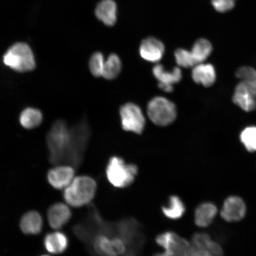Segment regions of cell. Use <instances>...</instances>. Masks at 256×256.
Here are the masks:
<instances>
[{
	"label": "cell",
	"instance_id": "18",
	"mask_svg": "<svg viewBox=\"0 0 256 256\" xmlns=\"http://www.w3.org/2000/svg\"><path fill=\"white\" fill-rule=\"evenodd\" d=\"M95 14L99 20L112 26L117 20V5L114 0H102L96 8Z\"/></svg>",
	"mask_w": 256,
	"mask_h": 256
},
{
	"label": "cell",
	"instance_id": "1",
	"mask_svg": "<svg viewBox=\"0 0 256 256\" xmlns=\"http://www.w3.org/2000/svg\"><path fill=\"white\" fill-rule=\"evenodd\" d=\"M46 144L49 160L54 165L68 163L74 166L76 162V148L74 132L65 120H56L47 134Z\"/></svg>",
	"mask_w": 256,
	"mask_h": 256
},
{
	"label": "cell",
	"instance_id": "15",
	"mask_svg": "<svg viewBox=\"0 0 256 256\" xmlns=\"http://www.w3.org/2000/svg\"><path fill=\"white\" fill-rule=\"evenodd\" d=\"M246 212L244 201L238 196H231L224 202L220 216L226 222H238L244 218Z\"/></svg>",
	"mask_w": 256,
	"mask_h": 256
},
{
	"label": "cell",
	"instance_id": "21",
	"mask_svg": "<svg viewBox=\"0 0 256 256\" xmlns=\"http://www.w3.org/2000/svg\"><path fill=\"white\" fill-rule=\"evenodd\" d=\"M217 214L215 204L204 203L198 207L194 214V220L198 226L206 227L210 226Z\"/></svg>",
	"mask_w": 256,
	"mask_h": 256
},
{
	"label": "cell",
	"instance_id": "25",
	"mask_svg": "<svg viewBox=\"0 0 256 256\" xmlns=\"http://www.w3.org/2000/svg\"><path fill=\"white\" fill-rule=\"evenodd\" d=\"M212 51V44L206 39L198 40L194 44L190 52L197 64L204 63Z\"/></svg>",
	"mask_w": 256,
	"mask_h": 256
},
{
	"label": "cell",
	"instance_id": "3",
	"mask_svg": "<svg viewBox=\"0 0 256 256\" xmlns=\"http://www.w3.org/2000/svg\"><path fill=\"white\" fill-rule=\"evenodd\" d=\"M4 65L18 72L33 71L36 60L30 47L27 44L18 42L10 47L2 58Z\"/></svg>",
	"mask_w": 256,
	"mask_h": 256
},
{
	"label": "cell",
	"instance_id": "27",
	"mask_svg": "<svg viewBox=\"0 0 256 256\" xmlns=\"http://www.w3.org/2000/svg\"><path fill=\"white\" fill-rule=\"evenodd\" d=\"M236 76L242 82L256 89V71L251 66L240 67L236 72Z\"/></svg>",
	"mask_w": 256,
	"mask_h": 256
},
{
	"label": "cell",
	"instance_id": "8",
	"mask_svg": "<svg viewBox=\"0 0 256 256\" xmlns=\"http://www.w3.org/2000/svg\"><path fill=\"white\" fill-rule=\"evenodd\" d=\"M98 234L90 242L92 250L98 256H122L127 254L128 248L124 240L116 236Z\"/></svg>",
	"mask_w": 256,
	"mask_h": 256
},
{
	"label": "cell",
	"instance_id": "23",
	"mask_svg": "<svg viewBox=\"0 0 256 256\" xmlns=\"http://www.w3.org/2000/svg\"><path fill=\"white\" fill-rule=\"evenodd\" d=\"M185 210L183 201L175 195L170 197L168 204L162 207V212L164 216L171 220L180 218L184 215Z\"/></svg>",
	"mask_w": 256,
	"mask_h": 256
},
{
	"label": "cell",
	"instance_id": "28",
	"mask_svg": "<svg viewBox=\"0 0 256 256\" xmlns=\"http://www.w3.org/2000/svg\"><path fill=\"white\" fill-rule=\"evenodd\" d=\"M240 140L248 152H256V127L246 128L240 135Z\"/></svg>",
	"mask_w": 256,
	"mask_h": 256
},
{
	"label": "cell",
	"instance_id": "4",
	"mask_svg": "<svg viewBox=\"0 0 256 256\" xmlns=\"http://www.w3.org/2000/svg\"><path fill=\"white\" fill-rule=\"evenodd\" d=\"M137 166L126 164L123 158L113 156L108 160L106 174L110 183L117 188L128 187L133 183L138 174Z\"/></svg>",
	"mask_w": 256,
	"mask_h": 256
},
{
	"label": "cell",
	"instance_id": "6",
	"mask_svg": "<svg viewBox=\"0 0 256 256\" xmlns=\"http://www.w3.org/2000/svg\"><path fill=\"white\" fill-rule=\"evenodd\" d=\"M115 236L126 242L130 252L128 254H134L142 248L145 238L140 224L133 218L124 219L115 224Z\"/></svg>",
	"mask_w": 256,
	"mask_h": 256
},
{
	"label": "cell",
	"instance_id": "29",
	"mask_svg": "<svg viewBox=\"0 0 256 256\" xmlns=\"http://www.w3.org/2000/svg\"><path fill=\"white\" fill-rule=\"evenodd\" d=\"M174 57L176 62L178 66L183 68H193L197 65L193 56L190 50L184 49H178L175 51Z\"/></svg>",
	"mask_w": 256,
	"mask_h": 256
},
{
	"label": "cell",
	"instance_id": "10",
	"mask_svg": "<svg viewBox=\"0 0 256 256\" xmlns=\"http://www.w3.org/2000/svg\"><path fill=\"white\" fill-rule=\"evenodd\" d=\"M152 73L158 82V88L166 92L174 91V85L180 82L183 76L179 67H174L172 71H168L162 64L158 63L154 66Z\"/></svg>",
	"mask_w": 256,
	"mask_h": 256
},
{
	"label": "cell",
	"instance_id": "19",
	"mask_svg": "<svg viewBox=\"0 0 256 256\" xmlns=\"http://www.w3.org/2000/svg\"><path fill=\"white\" fill-rule=\"evenodd\" d=\"M22 232L25 234L36 235L40 233L43 227V220L36 211H30L22 216L20 222Z\"/></svg>",
	"mask_w": 256,
	"mask_h": 256
},
{
	"label": "cell",
	"instance_id": "24",
	"mask_svg": "<svg viewBox=\"0 0 256 256\" xmlns=\"http://www.w3.org/2000/svg\"><path fill=\"white\" fill-rule=\"evenodd\" d=\"M122 69V62L116 54H111L105 60L102 78L107 80H114L120 76Z\"/></svg>",
	"mask_w": 256,
	"mask_h": 256
},
{
	"label": "cell",
	"instance_id": "12",
	"mask_svg": "<svg viewBox=\"0 0 256 256\" xmlns=\"http://www.w3.org/2000/svg\"><path fill=\"white\" fill-rule=\"evenodd\" d=\"M74 168L70 165H56L50 170L47 178L49 184L56 190H64L74 178Z\"/></svg>",
	"mask_w": 256,
	"mask_h": 256
},
{
	"label": "cell",
	"instance_id": "22",
	"mask_svg": "<svg viewBox=\"0 0 256 256\" xmlns=\"http://www.w3.org/2000/svg\"><path fill=\"white\" fill-rule=\"evenodd\" d=\"M19 121L25 129L33 130L40 126L43 121V114L38 108H28L22 111Z\"/></svg>",
	"mask_w": 256,
	"mask_h": 256
},
{
	"label": "cell",
	"instance_id": "31",
	"mask_svg": "<svg viewBox=\"0 0 256 256\" xmlns=\"http://www.w3.org/2000/svg\"><path fill=\"white\" fill-rule=\"evenodd\" d=\"M126 256H134V254H129L128 255L127 254V256L126 255Z\"/></svg>",
	"mask_w": 256,
	"mask_h": 256
},
{
	"label": "cell",
	"instance_id": "17",
	"mask_svg": "<svg viewBox=\"0 0 256 256\" xmlns=\"http://www.w3.org/2000/svg\"><path fill=\"white\" fill-rule=\"evenodd\" d=\"M192 78L197 84L209 88L216 81V70L210 64H197L192 69Z\"/></svg>",
	"mask_w": 256,
	"mask_h": 256
},
{
	"label": "cell",
	"instance_id": "13",
	"mask_svg": "<svg viewBox=\"0 0 256 256\" xmlns=\"http://www.w3.org/2000/svg\"><path fill=\"white\" fill-rule=\"evenodd\" d=\"M165 50L164 44L161 40L149 37L142 41L139 52L140 57L146 62L158 64L164 56Z\"/></svg>",
	"mask_w": 256,
	"mask_h": 256
},
{
	"label": "cell",
	"instance_id": "7",
	"mask_svg": "<svg viewBox=\"0 0 256 256\" xmlns=\"http://www.w3.org/2000/svg\"><path fill=\"white\" fill-rule=\"evenodd\" d=\"M156 243L164 249L153 256H190V243L177 234L167 232L160 234L156 238Z\"/></svg>",
	"mask_w": 256,
	"mask_h": 256
},
{
	"label": "cell",
	"instance_id": "16",
	"mask_svg": "<svg viewBox=\"0 0 256 256\" xmlns=\"http://www.w3.org/2000/svg\"><path fill=\"white\" fill-rule=\"evenodd\" d=\"M47 217L51 228L58 230L71 219L72 212L66 204L56 203L48 209Z\"/></svg>",
	"mask_w": 256,
	"mask_h": 256
},
{
	"label": "cell",
	"instance_id": "26",
	"mask_svg": "<svg viewBox=\"0 0 256 256\" xmlns=\"http://www.w3.org/2000/svg\"><path fill=\"white\" fill-rule=\"evenodd\" d=\"M105 59L101 52L92 54L88 62V68L92 74L95 78H101L103 74Z\"/></svg>",
	"mask_w": 256,
	"mask_h": 256
},
{
	"label": "cell",
	"instance_id": "20",
	"mask_svg": "<svg viewBox=\"0 0 256 256\" xmlns=\"http://www.w3.org/2000/svg\"><path fill=\"white\" fill-rule=\"evenodd\" d=\"M44 246L51 254H60L68 248V240L65 234L56 232L48 234L44 238Z\"/></svg>",
	"mask_w": 256,
	"mask_h": 256
},
{
	"label": "cell",
	"instance_id": "9",
	"mask_svg": "<svg viewBox=\"0 0 256 256\" xmlns=\"http://www.w3.org/2000/svg\"><path fill=\"white\" fill-rule=\"evenodd\" d=\"M120 115L122 128L127 132L142 134L145 129V115L138 105L128 102L120 108Z\"/></svg>",
	"mask_w": 256,
	"mask_h": 256
},
{
	"label": "cell",
	"instance_id": "32",
	"mask_svg": "<svg viewBox=\"0 0 256 256\" xmlns=\"http://www.w3.org/2000/svg\"></svg>",
	"mask_w": 256,
	"mask_h": 256
},
{
	"label": "cell",
	"instance_id": "11",
	"mask_svg": "<svg viewBox=\"0 0 256 256\" xmlns=\"http://www.w3.org/2000/svg\"><path fill=\"white\" fill-rule=\"evenodd\" d=\"M190 256H223L222 248L206 234H196L192 238Z\"/></svg>",
	"mask_w": 256,
	"mask_h": 256
},
{
	"label": "cell",
	"instance_id": "5",
	"mask_svg": "<svg viewBox=\"0 0 256 256\" xmlns=\"http://www.w3.org/2000/svg\"><path fill=\"white\" fill-rule=\"evenodd\" d=\"M146 113L150 120L159 126H167L177 118V108L174 102L163 96H156L147 104Z\"/></svg>",
	"mask_w": 256,
	"mask_h": 256
},
{
	"label": "cell",
	"instance_id": "14",
	"mask_svg": "<svg viewBox=\"0 0 256 256\" xmlns=\"http://www.w3.org/2000/svg\"><path fill=\"white\" fill-rule=\"evenodd\" d=\"M232 100L243 110L254 111L256 110V89L240 82L236 86Z\"/></svg>",
	"mask_w": 256,
	"mask_h": 256
},
{
	"label": "cell",
	"instance_id": "30",
	"mask_svg": "<svg viewBox=\"0 0 256 256\" xmlns=\"http://www.w3.org/2000/svg\"><path fill=\"white\" fill-rule=\"evenodd\" d=\"M236 0H212L213 7L216 11L224 12L234 7Z\"/></svg>",
	"mask_w": 256,
	"mask_h": 256
},
{
	"label": "cell",
	"instance_id": "2",
	"mask_svg": "<svg viewBox=\"0 0 256 256\" xmlns=\"http://www.w3.org/2000/svg\"><path fill=\"white\" fill-rule=\"evenodd\" d=\"M97 184L88 176L74 178L72 183L64 188V198L69 206L79 208L91 202L94 198Z\"/></svg>",
	"mask_w": 256,
	"mask_h": 256
}]
</instances>
